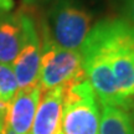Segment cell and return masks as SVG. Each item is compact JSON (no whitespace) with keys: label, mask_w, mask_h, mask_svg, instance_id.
<instances>
[{"label":"cell","mask_w":134,"mask_h":134,"mask_svg":"<svg viewBox=\"0 0 134 134\" xmlns=\"http://www.w3.org/2000/svg\"><path fill=\"white\" fill-rule=\"evenodd\" d=\"M110 65L119 94L125 100L134 98V25L123 18L98 21L87 35Z\"/></svg>","instance_id":"6da1fadb"},{"label":"cell","mask_w":134,"mask_h":134,"mask_svg":"<svg viewBox=\"0 0 134 134\" xmlns=\"http://www.w3.org/2000/svg\"><path fill=\"white\" fill-rule=\"evenodd\" d=\"M92 14L76 0H56L42 30L57 46L80 51L92 29Z\"/></svg>","instance_id":"7a4b0ae2"},{"label":"cell","mask_w":134,"mask_h":134,"mask_svg":"<svg viewBox=\"0 0 134 134\" xmlns=\"http://www.w3.org/2000/svg\"><path fill=\"white\" fill-rule=\"evenodd\" d=\"M62 134H99L97 96L87 78L63 86Z\"/></svg>","instance_id":"3957f363"},{"label":"cell","mask_w":134,"mask_h":134,"mask_svg":"<svg viewBox=\"0 0 134 134\" xmlns=\"http://www.w3.org/2000/svg\"><path fill=\"white\" fill-rule=\"evenodd\" d=\"M41 62L38 85L41 91H48L71 82L85 78L80 51L67 50L57 46L47 34L41 30Z\"/></svg>","instance_id":"277c9868"},{"label":"cell","mask_w":134,"mask_h":134,"mask_svg":"<svg viewBox=\"0 0 134 134\" xmlns=\"http://www.w3.org/2000/svg\"><path fill=\"white\" fill-rule=\"evenodd\" d=\"M23 42L13 62V70L18 80L19 90L35 86L38 83L41 62V38L36 23L31 15L21 11Z\"/></svg>","instance_id":"5b68a950"},{"label":"cell","mask_w":134,"mask_h":134,"mask_svg":"<svg viewBox=\"0 0 134 134\" xmlns=\"http://www.w3.org/2000/svg\"><path fill=\"white\" fill-rule=\"evenodd\" d=\"M41 87L21 88L10 102L1 122V134H29L41 98Z\"/></svg>","instance_id":"8992f818"},{"label":"cell","mask_w":134,"mask_h":134,"mask_svg":"<svg viewBox=\"0 0 134 134\" xmlns=\"http://www.w3.org/2000/svg\"><path fill=\"white\" fill-rule=\"evenodd\" d=\"M63 86L41 93L30 134H57L61 132Z\"/></svg>","instance_id":"52a82bcc"},{"label":"cell","mask_w":134,"mask_h":134,"mask_svg":"<svg viewBox=\"0 0 134 134\" xmlns=\"http://www.w3.org/2000/svg\"><path fill=\"white\" fill-rule=\"evenodd\" d=\"M23 42L21 11L0 16V63L11 65Z\"/></svg>","instance_id":"ba28073f"},{"label":"cell","mask_w":134,"mask_h":134,"mask_svg":"<svg viewBox=\"0 0 134 134\" xmlns=\"http://www.w3.org/2000/svg\"><path fill=\"white\" fill-rule=\"evenodd\" d=\"M99 134H134V123L128 110L113 105H103Z\"/></svg>","instance_id":"9c48e42d"},{"label":"cell","mask_w":134,"mask_h":134,"mask_svg":"<svg viewBox=\"0 0 134 134\" xmlns=\"http://www.w3.org/2000/svg\"><path fill=\"white\" fill-rule=\"evenodd\" d=\"M19 90L18 80L14 73L13 66L6 63H0V117L3 122V117L6 113L10 102L15 97Z\"/></svg>","instance_id":"30bf717a"},{"label":"cell","mask_w":134,"mask_h":134,"mask_svg":"<svg viewBox=\"0 0 134 134\" xmlns=\"http://www.w3.org/2000/svg\"><path fill=\"white\" fill-rule=\"evenodd\" d=\"M123 19L134 25V0H118Z\"/></svg>","instance_id":"8fae6325"},{"label":"cell","mask_w":134,"mask_h":134,"mask_svg":"<svg viewBox=\"0 0 134 134\" xmlns=\"http://www.w3.org/2000/svg\"><path fill=\"white\" fill-rule=\"evenodd\" d=\"M14 8V0H0V10L10 11Z\"/></svg>","instance_id":"7c38bea8"},{"label":"cell","mask_w":134,"mask_h":134,"mask_svg":"<svg viewBox=\"0 0 134 134\" xmlns=\"http://www.w3.org/2000/svg\"><path fill=\"white\" fill-rule=\"evenodd\" d=\"M128 112L130 110V117H132V119H133V123H134V99H129V104H128Z\"/></svg>","instance_id":"4fadbf2b"},{"label":"cell","mask_w":134,"mask_h":134,"mask_svg":"<svg viewBox=\"0 0 134 134\" xmlns=\"http://www.w3.org/2000/svg\"><path fill=\"white\" fill-rule=\"evenodd\" d=\"M23 1H24L25 4H31V3H35L36 0H23Z\"/></svg>","instance_id":"5bb4252c"},{"label":"cell","mask_w":134,"mask_h":134,"mask_svg":"<svg viewBox=\"0 0 134 134\" xmlns=\"http://www.w3.org/2000/svg\"><path fill=\"white\" fill-rule=\"evenodd\" d=\"M0 134H1V117H0Z\"/></svg>","instance_id":"9a60e30c"},{"label":"cell","mask_w":134,"mask_h":134,"mask_svg":"<svg viewBox=\"0 0 134 134\" xmlns=\"http://www.w3.org/2000/svg\"><path fill=\"white\" fill-rule=\"evenodd\" d=\"M57 134H62V133H61V132H60V133H57Z\"/></svg>","instance_id":"2e32d148"},{"label":"cell","mask_w":134,"mask_h":134,"mask_svg":"<svg viewBox=\"0 0 134 134\" xmlns=\"http://www.w3.org/2000/svg\"><path fill=\"white\" fill-rule=\"evenodd\" d=\"M0 16H1V11H0Z\"/></svg>","instance_id":"e0dca14e"},{"label":"cell","mask_w":134,"mask_h":134,"mask_svg":"<svg viewBox=\"0 0 134 134\" xmlns=\"http://www.w3.org/2000/svg\"><path fill=\"white\" fill-rule=\"evenodd\" d=\"M132 99H134V98H132Z\"/></svg>","instance_id":"ac0fdd59"}]
</instances>
